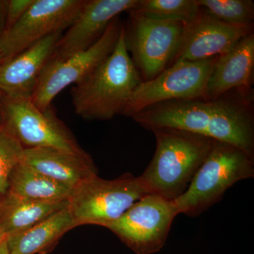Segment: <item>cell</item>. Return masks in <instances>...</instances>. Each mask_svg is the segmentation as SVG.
<instances>
[{
    "label": "cell",
    "mask_w": 254,
    "mask_h": 254,
    "mask_svg": "<svg viewBox=\"0 0 254 254\" xmlns=\"http://www.w3.org/2000/svg\"><path fill=\"white\" fill-rule=\"evenodd\" d=\"M1 123L24 148H51L77 155L88 153L72 132L58 118L53 107L43 112L31 98H9L1 94Z\"/></svg>",
    "instance_id": "obj_6"
},
{
    "label": "cell",
    "mask_w": 254,
    "mask_h": 254,
    "mask_svg": "<svg viewBox=\"0 0 254 254\" xmlns=\"http://www.w3.org/2000/svg\"><path fill=\"white\" fill-rule=\"evenodd\" d=\"M1 62H2V59H1V55H0V64L1 63Z\"/></svg>",
    "instance_id": "obj_28"
},
{
    "label": "cell",
    "mask_w": 254,
    "mask_h": 254,
    "mask_svg": "<svg viewBox=\"0 0 254 254\" xmlns=\"http://www.w3.org/2000/svg\"><path fill=\"white\" fill-rule=\"evenodd\" d=\"M68 200L43 201L6 191L0 200V222L6 237L25 231L67 207Z\"/></svg>",
    "instance_id": "obj_17"
},
{
    "label": "cell",
    "mask_w": 254,
    "mask_h": 254,
    "mask_svg": "<svg viewBox=\"0 0 254 254\" xmlns=\"http://www.w3.org/2000/svg\"><path fill=\"white\" fill-rule=\"evenodd\" d=\"M152 131L156 138L155 154L138 177L148 194L177 199L188 189L214 140L175 128Z\"/></svg>",
    "instance_id": "obj_3"
},
{
    "label": "cell",
    "mask_w": 254,
    "mask_h": 254,
    "mask_svg": "<svg viewBox=\"0 0 254 254\" xmlns=\"http://www.w3.org/2000/svg\"><path fill=\"white\" fill-rule=\"evenodd\" d=\"M68 206L25 231L6 237L10 254H35L46 250L75 227Z\"/></svg>",
    "instance_id": "obj_18"
},
{
    "label": "cell",
    "mask_w": 254,
    "mask_h": 254,
    "mask_svg": "<svg viewBox=\"0 0 254 254\" xmlns=\"http://www.w3.org/2000/svg\"><path fill=\"white\" fill-rule=\"evenodd\" d=\"M138 3V0H86L77 17L60 37L50 61L66 59L91 48L113 20L134 9Z\"/></svg>",
    "instance_id": "obj_12"
},
{
    "label": "cell",
    "mask_w": 254,
    "mask_h": 254,
    "mask_svg": "<svg viewBox=\"0 0 254 254\" xmlns=\"http://www.w3.org/2000/svg\"><path fill=\"white\" fill-rule=\"evenodd\" d=\"M1 91H0V127H1Z\"/></svg>",
    "instance_id": "obj_27"
},
{
    "label": "cell",
    "mask_w": 254,
    "mask_h": 254,
    "mask_svg": "<svg viewBox=\"0 0 254 254\" xmlns=\"http://www.w3.org/2000/svg\"><path fill=\"white\" fill-rule=\"evenodd\" d=\"M86 1L35 0L22 18L0 38L2 62L11 59L46 37L67 29Z\"/></svg>",
    "instance_id": "obj_11"
},
{
    "label": "cell",
    "mask_w": 254,
    "mask_h": 254,
    "mask_svg": "<svg viewBox=\"0 0 254 254\" xmlns=\"http://www.w3.org/2000/svg\"><path fill=\"white\" fill-rule=\"evenodd\" d=\"M23 148L16 137L1 123L0 127V196L7 190L11 172L22 159Z\"/></svg>",
    "instance_id": "obj_22"
},
{
    "label": "cell",
    "mask_w": 254,
    "mask_h": 254,
    "mask_svg": "<svg viewBox=\"0 0 254 254\" xmlns=\"http://www.w3.org/2000/svg\"><path fill=\"white\" fill-rule=\"evenodd\" d=\"M146 194L139 177L131 174L111 180L95 175L73 189L68 208L76 227H108Z\"/></svg>",
    "instance_id": "obj_5"
},
{
    "label": "cell",
    "mask_w": 254,
    "mask_h": 254,
    "mask_svg": "<svg viewBox=\"0 0 254 254\" xmlns=\"http://www.w3.org/2000/svg\"><path fill=\"white\" fill-rule=\"evenodd\" d=\"M252 33L254 26L227 24L200 11L193 23L184 26L180 46L170 66L219 56Z\"/></svg>",
    "instance_id": "obj_13"
},
{
    "label": "cell",
    "mask_w": 254,
    "mask_h": 254,
    "mask_svg": "<svg viewBox=\"0 0 254 254\" xmlns=\"http://www.w3.org/2000/svg\"><path fill=\"white\" fill-rule=\"evenodd\" d=\"M254 177V156L235 145L214 141L188 189L174 202L179 213L197 217L220 201L232 185Z\"/></svg>",
    "instance_id": "obj_4"
},
{
    "label": "cell",
    "mask_w": 254,
    "mask_h": 254,
    "mask_svg": "<svg viewBox=\"0 0 254 254\" xmlns=\"http://www.w3.org/2000/svg\"><path fill=\"white\" fill-rule=\"evenodd\" d=\"M72 190L21 161L10 175L6 191L26 199L55 201L68 200Z\"/></svg>",
    "instance_id": "obj_19"
},
{
    "label": "cell",
    "mask_w": 254,
    "mask_h": 254,
    "mask_svg": "<svg viewBox=\"0 0 254 254\" xmlns=\"http://www.w3.org/2000/svg\"><path fill=\"white\" fill-rule=\"evenodd\" d=\"M125 23L127 49L143 81L157 77L171 64L184 31L183 23L160 21L129 11Z\"/></svg>",
    "instance_id": "obj_7"
},
{
    "label": "cell",
    "mask_w": 254,
    "mask_h": 254,
    "mask_svg": "<svg viewBox=\"0 0 254 254\" xmlns=\"http://www.w3.org/2000/svg\"><path fill=\"white\" fill-rule=\"evenodd\" d=\"M0 254H10L9 250H8L7 244H6V240L2 245L0 246Z\"/></svg>",
    "instance_id": "obj_25"
},
{
    "label": "cell",
    "mask_w": 254,
    "mask_h": 254,
    "mask_svg": "<svg viewBox=\"0 0 254 254\" xmlns=\"http://www.w3.org/2000/svg\"><path fill=\"white\" fill-rule=\"evenodd\" d=\"M35 0H9L6 9L5 32L16 24L34 3Z\"/></svg>",
    "instance_id": "obj_23"
},
{
    "label": "cell",
    "mask_w": 254,
    "mask_h": 254,
    "mask_svg": "<svg viewBox=\"0 0 254 254\" xmlns=\"http://www.w3.org/2000/svg\"><path fill=\"white\" fill-rule=\"evenodd\" d=\"M9 0H0V38L4 35L6 9Z\"/></svg>",
    "instance_id": "obj_24"
},
{
    "label": "cell",
    "mask_w": 254,
    "mask_h": 254,
    "mask_svg": "<svg viewBox=\"0 0 254 254\" xmlns=\"http://www.w3.org/2000/svg\"><path fill=\"white\" fill-rule=\"evenodd\" d=\"M123 25L118 16L91 48L66 59L50 61L31 97L35 106L46 111L60 92L91 74L115 49Z\"/></svg>",
    "instance_id": "obj_9"
},
{
    "label": "cell",
    "mask_w": 254,
    "mask_h": 254,
    "mask_svg": "<svg viewBox=\"0 0 254 254\" xmlns=\"http://www.w3.org/2000/svg\"><path fill=\"white\" fill-rule=\"evenodd\" d=\"M142 81L127 49L123 23L111 54L71 88L75 113L90 120H108L124 115L133 91Z\"/></svg>",
    "instance_id": "obj_2"
},
{
    "label": "cell",
    "mask_w": 254,
    "mask_h": 254,
    "mask_svg": "<svg viewBox=\"0 0 254 254\" xmlns=\"http://www.w3.org/2000/svg\"><path fill=\"white\" fill-rule=\"evenodd\" d=\"M131 11L151 19L175 21L185 26L193 23L200 13L196 0H138Z\"/></svg>",
    "instance_id": "obj_20"
},
{
    "label": "cell",
    "mask_w": 254,
    "mask_h": 254,
    "mask_svg": "<svg viewBox=\"0 0 254 254\" xmlns=\"http://www.w3.org/2000/svg\"><path fill=\"white\" fill-rule=\"evenodd\" d=\"M252 93L234 91L216 99L170 100L132 119L146 129L171 128L229 143L254 157Z\"/></svg>",
    "instance_id": "obj_1"
},
{
    "label": "cell",
    "mask_w": 254,
    "mask_h": 254,
    "mask_svg": "<svg viewBox=\"0 0 254 254\" xmlns=\"http://www.w3.org/2000/svg\"><path fill=\"white\" fill-rule=\"evenodd\" d=\"M179 214L174 200L146 194L107 228L136 254H153L163 248Z\"/></svg>",
    "instance_id": "obj_8"
},
{
    "label": "cell",
    "mask_w": 254,
    "mask_h": 254,
    "mask_svg": "<svg viewBox=\"0 0 254 254\" xmlns=\"http://www.w3.org/2000/svg\"><path fill=\"white\" fill-rule=\"evenodd\" d=\"M200 11L218 21L233 26H254V2L252 0H196Z\"/></svg>",
    "instance_id": "obj_21"
},
{
    "label": "cell",
    "mask_w": 254,
    "mask_h": 254,
    "mask_svg": "<svg viewBox=\"0 0 254 254\" xmlns=\"http://www.w3.org/2000/svg\"><path fill=\"white\" fill-rule=\"evenodd\" d=\"M21 162L72 190L85 180L98 175L88 153L77 155L51 148H24Z\"/></svg>",
    "instance_id": "obj_16"
},
{
    "label": "cell",
    "mask_w": 254,
    "mask_h": 254,
    "mask_svg": "<svg viewBox=\"0 0 254 254\" xmlns=\"http://www.w3.org/2000/svg\"><path fill=\"white\" fill-rule=\"evenodd\" d=\"M218 57L175 63L153 79L142 81L133 91L124 115L132 118L150 106L170 100L204 98Z\"/></svg>",
    "instance_id": "obj_10"
},
{
    "label": "cell",
    "mask_w": 254,
    "mask_h": 254,
    "mask_svg": "<svg viewBox=\"0 0 254 254\" xmlns=\"http://www.w3.org/2000/svg\"><path fill=\"white\" fill-rule=\"evenodd\" d=\"M0 200H1V196H0ZM6 237L3 232L2 227H1V222H0V246L6 241Z\"/></svg>",
    "instance_id": "obj_26"
},
{
    "label": "cell",
    "mask_w": 254,
    "mask_h": 254,
    "mask_svg": "<svg viewBox=\"0 0 254 254\" xmlns=\"http://www.w3.org/2000/svg\"><path fill=\"white\" fill-rule=\"evenodd\" d=\"M254 68L252 33L219 55L209 76L204 99H216L234 91L252 93Z\"/></svg>",
    "instance_id": "obj_15"
},
{
    "label": "cell",
    "mask_w": 254,
    "mask_h": 254,
    "mask_svg": "<svg viewBox=\"0 0 254 254\" xmlns=\"http://www.w3.org/2000/svg\"><path fill=\"white\" fill-rule=\"evenodd\" d=\"M63 33L38 42L0 64V91L9 98H31L38 80L50 63Z\"/></svg>",
    "instance_id": "obj_14"
}]
</instances>
